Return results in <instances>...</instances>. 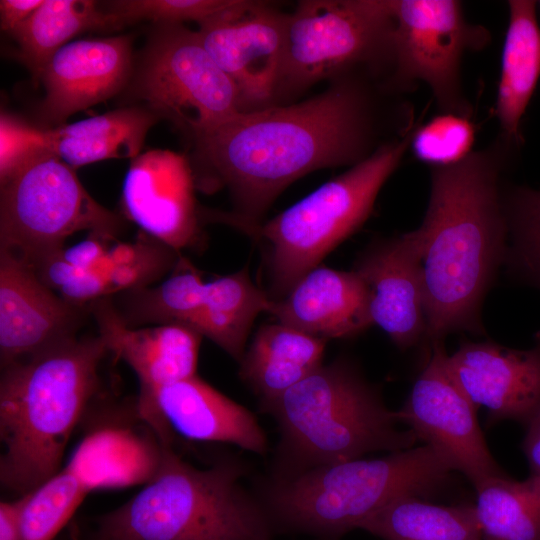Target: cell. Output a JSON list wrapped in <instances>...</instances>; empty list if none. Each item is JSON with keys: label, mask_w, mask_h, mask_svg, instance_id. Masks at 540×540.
Here are the masks:
<instances>
[{"label": "cell", "mask_w": 540, "mask_h": 540, "mask_svg": "<svg viewBox=\"0 0 540 540\" xmlns=\"http://www.w3.org/2000/svg\"><path fill=\"white\" fill-rule=\"evenodd\" d=\"M277 421L281 451L292 475L322 465L395 452L418 441L397 428L396 412L347 359L321 365L263 407Z\"/></svg>", "instance_id": "6"}, {"label": "cell", "mask_w": 540, "mask_h": 540, "mask_svg": "<svg viewBox=\"0 0 540 540\" xmlns=\"http://www.w3.org/2000/svg\"><path fill=\"white\" fill-rule=\"evenodd\" d=\"M107 352L99 335L75 337L2 367L5 489L23 496L60 470L71 434L99 390Z\"/></svg>", "instance_id": "3"}, {"label": "cell", "mask_w": 540, "mask_h": 540, "mask_svg": "<svg viewBox=\"0 0 540 540\" xmlns=\"http://www.w3.org/2000/svg\"><path fill=\"white\" fill-rule=\"evenodd\" d=\"M235 0H117L109 2L106 11L111 28L139 20H150L156 25H183L193 21L199 26L217 18Z\"/></svg>", "instance_id": "33"}, {"label": "cell", "mask_w": 540, "mask_h": 540, "mask_svg": "<svg viewBox=\"0 0 540 540\" xmlns=\"http://www.w3.org/2000/svg\"><path fill=\"white\" fill-rule=\"evenodd\" d=\"M109 241L93 236L63 250L64 257L71 264L88 270H103L108 268L105 244Z\"/></svg>", "instance_id": "36"}, {"label": "cell", "mask_w": 540, "mask_h": 540, "mask_svg": "<svg viewBox=\"0 0 540 540\" xmlns=\"http://www.w3.org/2000/svg\"><path fill=\"white\" fill-rule=\"evenodd\" d=\"M475 129L470 118L442 114L413 130L410 148L420 161L435 166L457 163L473 150Z\"/></svg>", "instance_id": "34"}, {"label": "cell", "mask_w": 540, "mask_h": 540, "mask_svg": "<svg viewBox=\"0 0 540 540\" xmlns=\"http://www.w3.org/2000/svg\"><path fill=\"white\" fill-rule=\"evenodd\" d=\"M474 488L483 540H540V475L489 477Z\"/></svg>", "instance_id": "28"}, {"label": "cell", "mask_w": 540, "mask_h": 540, "mask_svg": "<svg viewBox=\"0 0 540 540\" xmlns=\"http://www.w3.org/2000/svg\"><path fill=\"white\" fill-rule=\"evenodd\" d=\"M454 472L433 447L322 465L276 479L263 503L277 530L340 540L369 516L409 496L429 499Z\"/></svg>", "instance_id": "5"}, {"label": "cell", "mask_w": 540, "mask_h": 540, "mask_svg": "<svg viewBox=\"0 0 540 540\" xmlns=\"http://www.w3.org/2000/svg\"><path fill=\"white\" fill-rule=\"evenodd\" d=\"M242 474L232 462L194 467L162 446L146 485L100 517L94 540H274L276 528Z\"/></svg>", "instance_id": "4"}, {"label": "cell", "mask_w": 540, "mask_h": 540, "mask_svg": "<svg viewBox=\"0 0 540 540\" xmlns=\"http://www.w3.org/2000/svg\"><path fill=\"white\" fill-rule=\"evenodd\" d=\"M111 28L106 11L91 0H44L12 34L21 61L36 84L50 58L74 36L93 29Z\"/></svg>", "instance_id": "27"}, {"label": "cell", "mask_w": 540, "mask_h": 540, "mask_svg": "<svg viewBox=\"0 0 540 540\" xmlns=\"http://www.w3.org/2000/svg\"><path fill=\"white\" fill-rule=\"evenodd\" d=\"M515 149L498 135L457 163L430 167L428 208L415 232L431 345L453 332H482L481 304L508 234L500 178Z\"/></svg>", "instance_id": "2"}, {"label": "cell", "mask_w": 540, "mask_h": 540, "mask_svg": "<svg viewBox=\"0 0 540 540\" xmlns=\"http://www.w3.org/2000/svg\"><path fill=\"white\" fill-rule=\"evenodd\" d=\"M161 445H172L173 432L190 440L237 445L250 452L267 450L256 417L197 375L159 389L144 421Z\"/></svg>", "instance_id": "20"}, {"label": "cell", "mask_w": 540, "mask_h": 540, "mask_svg": "<svg viewBox=\"0 0 540 540\" xmlns=\"http://www.w3.org/2000/svg\"><path fill=\"white\" fill-rule=\"evenodd\" d=\"M421 259L413 230L370 245L354 269L368 287L373 325L400 349L416 345L426 335Z\"/></svg>", "instance_id": "18"}, {"label": "cell", "mask_w": 540, "mask_h": 540, "mask_svg": "<svg viewBox=\"0 0 540 540\" xmlns=\"http://www.w3.org/2000/svg\"><path fill=\"white\" fill-rule=\"evenodd\" d=\"M88 307L65 301L34 270L0 251L1 367L77 337Z\"/></svg>", "instance_id": "16"}, {"label": "cell", "mask_w": 540, "mask_h": 540, "mask_svg": "<svg viewBox=\"0 0 540 540\" xmlns=\"http://www.w3.org/2000/svg\"><path fill=\"white\" fill-rule=\"evenodd\" d=\"M41 128L1 114L0 180L4 179L27 155L42 150ZM44 150V149H43Z\"/></svg>", "instance_id": "35"}, {"label": "cell", "mask_w": 540, "mask_h": 540, "mask_svg": "<svg viewBox=\"0 0 540 540\" xmlns=\"http://www.w3.org/2000/svg\"><path fill=\"white\" fill-rule=\"evenodd\" d=\"M108 352L136 374L140 390L136 409L145 421L159 389L197 375L202 336L185 325L131 327L113 302L101 298L89 305Z\"/></svg>", "instance_id": "15"}, {"label": "cell", "mask_w": 540, "mask_h": 540, "mask_svg": "<svg viewBox=\"0 0 540 540\" xmlns=\"http://www.w3.org/2000/svg\"><path fill=\"white\" fill-rule=\"evenodd\" d=\"M272 306L269 294L244 268L206 283L203 304L190 327L240 362L255 319Z\"/></svg>", "instance_id": "25"}, {"label": "cell", "mask_w": 540, "mask_h": 540, "mask_svg": "<svg viewBox=\"0 0 540 540\" xmlns=\"http://www.w3.org/2000/svg\"><path fill=\"white\" fill-rule=\"evenodd\" d=\"M158 117L127 107L71 124L42 128V146L76 169L106 159L135 158Z\"/></svg>", "instance_id": "24"}, {"label": "cell", "mask_w": 540, "mask_h": 540, "mask_svg": "<svg viewBox=\"0 0 540 540\" xmlns=\"http://www.w3.org/2000/svg\"><path fill=\"white\" fill-rule=\"evenodd\" d=\"M392 5L399 90L414 91L423 82L440 113L471 118L462 83L463 58L487 47L489 30L471 23L457 0H392Z\"/></svg>", "instance_id": "11"}, {"label": "cell", "mask_w": 540, "mask_h": 540, "mask_svg": "<svg viewBox=\"0 0 540 540\" xmlns=\"http://www.w3.org/2000/svg\"><path fill=\"white\" fill-rule=\"evenodd\" d=\"M449 371L486 424H528L540 409V340L519 350L492 342H466L447 356Z\"/></svg>", "instance_id": "17"}, {"label": "cell", "mask_w": 540, "mask_h": 540, "mask_svg": "<svg viewBox=\"0 0 540 540\" xmlns=\"http://www.w3.org/2000/svg\"><path fill=\"white\" fill-rule=\"evenodd\" d=\"M443 341L431 354L411 393L396 411L398 422L433 447L474 485L505 473L493 458L476 417V407L452 377Z\"/></svg>", "instance_id": "12"}, {"label": "cell", "mask_w": 540, "mask_h": 540, "mask_svg": "<svg viewBox=\"0 0 540 540\" xmlns=\"http://www.w3.org/2000/svg\"><path fill=\"white\" fill-rule=\"evenodd\" d=\"M277 322L324 340L355 336L373 325L369 290L355 271L319 265L270 311Z\"/></svg>", "instance_id": "21"}, {"label": "cell", "mask_w": 540, "mask_h": 540, "mask_svg": "<svg viewBox=\"0 0 540 540\" xmlns=\"http://www.w3.org/2000/svg\"><path fill=\"white\" fill-rule=\"evenodd\" d=\"M412 133L383 144L249 234L267 247L272 300L283 298L366 222L381 188L410 148Z\"/></svg>", "instance_id": "7"}, {"label": "cell", "mask_w": 540, "mask_h": 540, "mask_svg": "<svg viewBox=\"0 0 540 540\" xmlns=\"http://www.w3.org/2000/svg\"><path fill=\"white\" fill-rule=\"evenodd\" d=\"M44 0H1L0 26L13 34L43 3Z\"/></svg>", "instance_id": "37"}, {"label": "cell", "mask_w": 540, "mask_h": 540, "mask_svg": "<svg viewBox=\"0 0 540 540\" xmlns=\"http://www.w3.org/2000/svg\"><path fill=\"white\" fill-rule=\"evenodd\" d=\"M0 187V251L32 269L64 250L77 232L111 241L124 228L87 192L75 169L47 150L27 155Z\"/></svg>", "instance_id": "8"}, {"label": "cell", "mask_w": 540, "mask_h": 540, "mask_svg": "<svg viewBox=\"0 0 540 540\" xmlns=\"http://www.w3.org/2000/svg\"><path fill=\"white\" fill-rule=\"evenodd\" d=\"M132 72L129 36L69 42L50 58L41 74L45 89L41 117L62 125L72 114L120 92Z\"/></svg>", "instance_id": "19"}, {"label": "cell", "mask_w": 540, "mask_h": 540, "mask_svg": "<svg viewBox=\"0 0 540 540\" xmlns=\"http://www.w3.org/2000/svg\"><path fill=\"white\" fill-rule=\"evenodd\" d=\"M376 102L361 79L344 77L302 102L242 111L194 138L196 187H226L234 211L201 210V218L249 235L279 194L315 170L354 166L377 143Z\"/></svg>", "instance_id": "1"}, {"label": "cell", "mask_w": 540, "mask_h": 540, "mask_svg": "<svg viewBox=\"0 0 540 540\" xmlns=\"http://www.w3.org/2000/svg\"><path fill=\"white\" fill-rule=\"evenodd\" d=\"M495 103L500 134L519 148L521 120L540 78V27L533 0H510Z\"/></svg>", "instance_id": "22"}, {"label": "cell", "mask_w": 540, "mask_h": 540, "mask_svg": "<svg viewBox=\"0 0 540 540\" xmlns=\"http://www.w3.org/2000/svg\"><path fill=\"white\" fill-rule=\"evenodd\" d=\"M192 164L183 154L152 149L131 160L122 190L126 216L150 237L179 252L200 236Z\"/></svg>", "instance_id": "14"}, {"label": "cell", "mask_w": 540, "mask_h": 540, "mask_svg": "<svg viewBox=\"0 0 540 540\" xmlns=\"http://www.w3.org/2000/svg\"><path fill=\"white\" fill-rule=\"evenodd\" d=\"M181 269L155 287L127 291L119 312L131 327L178 324L190 327L204 299L206 283L198 272L180 259Z\"/></svg>", "instance_id": "29"}, {"label": "cell", "mask_w": 540, "mask_h": 540, "mask_svg": "<svg viewBox=\"0 0 540 540\" xmlns=\"http://www.w3.org/2000/svg\"><path fill=\"white\" fill-rule=\"evenodd\" d=\"M503 207L512 236L511 261L540 286V191L512 187L503 194Z\"/></svg>", "instance_id": "32"}, {"label": "cell", "mask_w": 540, "mask_h": 540, "mask_svg": "<svg viewBox=\"0 0 540 540\" xmlns=\"http://www.w3.org/2000/svg\"><path fill=\"white\" fill-rule=\"evenodd\" d=\"M523 452L528 461L531 474L540 475V409L526 425Z\"/></svg>", "instance_id": "38"}, {"label": "cell", "mask_w": 540, "mask_h": 540, "mask_svg": "<svg viewBox=\"0 0 540 540\" xmlns=\"http://www.w3.org/2000/svg\"><path fill=\"white\" fill-rule=\"evenodd\" d=\"M158 118L194 138L242 112L238 91L204 48L197 31L157 25L131 88Z\"/></svg>", "instance_id": "10"}, {"label": "cell", "mask_w": 540, "mask_h": 540, "mask_svg": "<svg viewBox=\"0 0 540 540\" xmlns=\"http://www.w3.org/2000/svg\"><path fill=\"white\" fill-rule=\"evenodd\" d=\"M177 253L147 234L134 243L114 246L107 252L105 271L112 293L147 287L174 266Z\"/></svg>", "instance_id": "31"}, {"label": "cell", "mask_w": 540, "mask_h": 540, "mask_svg": "<svg viewBox=\"0 0 540 540\" xmlns=\"http://www.w3.org/2000/svg\"><path fill=\"white\" fill-rule=\"evenodd\" d=\"M91 491L69 465L17 502L20 540H53Z\"/></svg>", "instance_id": "30"}, {"label": "cell", "mask_w": 540, "mask_h": 540, "mask_svg": "<svg viewBox=\"0 0 540 540\" xmlns=\"http://www.w3.org/2000/svg\"><path fill=\"white\" fill-rule=\"evenodd\" d=\"M326 341L279 322L263 325L239 362V376L263 408L322 365Z\"/></svg>", "instance_id": "23"}, {"label": "cell", "mask_w": 540, "mask_h": 540, "mask_svg": "<svg viewBox=\"0 0 540 540\" xmlns=\"http://www.w3.org/2000/svg\"><path fill=\"white\" fill-rule=\"evenodd\" d=\"M358 529L382 540H483L474 504L438 505L415 496L386 505Z\"/></svg>", "instance_id": "26"}, {"label": "cell", "mask_w": 540, "mask_h": 540, "mask_svg": "<svg viewBox=\"0 0 540 540\" xmlns=\"http://www.w3.org/2000/svg\"><path fill=\"white\" fill-rule=\"evenodd\" d=\"M286 22L287 15L264 2L235 0L197 30L204 48L235 85L243 112L274 105Z\"/></svg>", "instance_id": "13"}, {"label": "cell", "mask_w": 540, "mask_h": 540, "mask_svg": "<svg viewBox=\"0 0 540 540\" xmlns=\"http://www.w3.org/2000/svg\"><path fill=\"white\" fill-rule=\"evenodd\" d=\"M392 0H305L287 15L277 96L356 69L396 84Z\"/></svg>", "instance_id": "9"}]
</instances>
